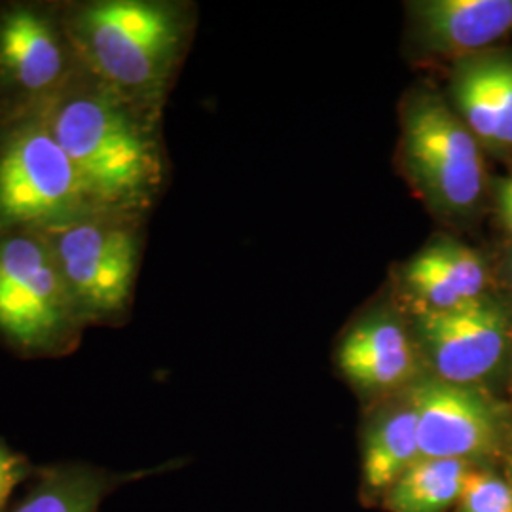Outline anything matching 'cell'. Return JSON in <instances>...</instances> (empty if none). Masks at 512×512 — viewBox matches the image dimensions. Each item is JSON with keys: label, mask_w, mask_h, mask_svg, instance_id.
<instances>
[{"label": "cell", "mask_w": 512, "mask_h": 512, "mask_svg": "<svg viewBox=\"0 0 512 512\" xmlns=\"http://www.w3.org/2000/svg\"><path fill=\"white\" fill-rule=\"evenodd\" d=\"M412 12L421 42L442 54H471L512 33V0H427Z\"/></svg>", "instance_id": "8fae6325"}, {"label": "cell", "mask_w": 512, "mask_h": 512, "mask_svg": "<svg viewBox=\"0 0 512 512\" xmlns=\"http://www.w3.org/2000/svg\"><path fill=\"white\" fill-rule=\"evenodd\" d=\"M92 211L82 177L40 114L0 126V234L46 230Z\"/></svg>", "instance_id": "5b68a950"}, {"label": "cell", "mask_w": 512, "mask_h": 512, "mask_svg": "<svg viewBox=\"0 0 512 512\" xmlns=\"http://www.w3.org/2000/svg\"><path fill=\"white\" fill-rule=\"evenodd\" d=\"M509 315L492 300L478 298L450 310H420L418 332L437 378L467 385L499 365L509 342Z\"/></svg>", "instance_id": "ba28073f"}, {"label": "cell", "mask_w": 512, "mask_h": 512, "mask_svg": "<svg viewBox=\"0 0 512 512\" xmlns=\"http://www.w3.org/2000/svg\"><path fill=\"white\" fill-rule=\"evenodd\" d=\"M404 281L420 310H450L482 298L486 268L473 249L439 241L408 262Z\"/></svg>", "instance_id": "7c38bea8"}, {"label": "cell", "mask_w": 512, "mask_h": 512, "mask_svg": "<svg viewBox=\"0 0 512 512\" xmlns=\"http://www.w3.org/2000/svg\"><path fill=\"white\" fill-rule=\"evenodd\" d=\"M86 325L38 230L0 234V338L27 357L73 351Z\"/></svg>", "instance_id": "277c9868"}, {"label": "cell", "mask_w": 512, "mask_h": 512, "mask_svg": "<svg viewBox=\"0 0 512 512\" xmlns=\"http://www.w3.org/2000/svg\"><path fill=\"white\" fill-rule=\"evenodd\" d=\"M452 97L459 118L478 143L512 148L511 57H476L459 63Z\"/></svg>", "instance_id": "30bf717a"}, {"label": "cell", "mask_w": 512, "mask_h": 512, "mask_svg": "<svg viewBox=\"0 0 512 512\" xmlns=\"http://www.w3.org/2000/svg\"><path fill=\"white\" fill-rule=\"evenodd\" d=\"M141 219L99 209L38 230L86 327L118 323L128 313L141 260Z\"/></svg>", "instance_id": "3957f363"}, {"label": "cell", "mask_w": 512, "mask_h": 512, "mask_svg": "<svg viewBox=\"0 0 512 512\" xmlns=\"http://www.w3.org/2000/svg\"><path fill=\"white\" fill-rule=\"evenodd\" d=\"M511 486H512V484H511Z\"/></svg>", "instance_id": "ffe728a7"}, {"label": "cell", "mask_w": 512, "mask_h": 512, "mask_svg": "<svg viewBox=\"0 0 512 512\" xmlns=\"http://www.w3.org/2000/svg\"><path fill=\"white\" fill-rule=\"evenodd\" d=\"M497 205H499V211H501V219L505 222V226H507V230L512 236V175L499 184Z\"/></svg>", "instance_id": "d6986e66"}, {"label": "cell", "mask_w": 512, "mask_h": 512, "mask_svg": "<svg viewBox=\"0 0 512 512\" xmlns=\"http://www.w3.org/2000/svg\"><path fill=\"white\" fill-rule=\"evenodd\" d=\"M29 473H31L29 461L16 454L14 450H10L0 440V512L4 509L12 492L18 488L19 482H23Z\"/></svg>", "instance_id": "ac0fdd59"}, {"label": "cell", "mask_w": 512, "mask_h": 512, "mask_svg": "<svg viewBox=\"0 0 512 512\" xmlns=\"http://www.w3.org/2000/svg\"><path fill=\"white\" fill-rule=\"evenodd\" d=\"M80 65L139 109L160 114L188 38L181 4L158 0L59 2Z\"/></svg>", "instance_id": "7a4b0ae2"}, {"label": "cell", "mask_w": 512, "mask_h": 512, "mask_svg": "<svg viewBox=\"0 0 512 512\" xmlns=\"http://www.w3.org/2000/svg\"><path fill=\"white\" fill-rule=\"evenodd\" d=\"M459 512H512V486L488 471H467Z\"/></svg>", "instance_id": "e0dca14e"}, {"label": "cell", "mask_w": 512, "mask_h": 512, "mask_svg": "<svg viewBox=\"0 0 512 512\" xmlns=\"http://www.w3.org/2000/svg\"><path fill=\"white\" fill-rule=\"evenodd\" d=\"M418 420L410 404L391 410L366 435L363 476L370 490H389L418 461Z\"/></svg>", "instance_id": "5bb4252c"}, {"label": "cell", "mask_w": 512, "mask_h": 512, "mask_svg": "<svg viewBox=\"0 0 512 512\" xmlns=\"http://www.w3.org/2000/svg\"><path fill=\"white\" fill-rule=\"evenodd\" d=\"M40 116L73 160L97 209L147 211L164 181L156 114L80 67Z\"/></svg>", "instance_id": "6da1fadb"}, {"label": "cell", "mask_w": 512, "mask_h": 512, "mask_svg": "<svg viewBox=\"0 0 512 512\" xmlns=\"http://www.w3.org/2000/svg\"><path fill=\"white\" fill-rule=\"evenodd\" d=\"M406 403L418 420V461L461 459L469 463L494 450V412L473 389L427 378L408 391Z\"/></svg>", "instance_id": "9c48e42d"}, {"label": "cell", "mask_w": 512, "mask_h": 512, "mask_svg": "<svg viewBox=\"0 0 512 512\" xmlns=\"http://www.w3.org/2000/svg\"><path fill=\"white\" fill-rule=\"evenodd\" d=\"M80 67L59 2L0 4V126L40 114Z\"/></svg>", "instance_id": "8992f818"}, {"label": "cell", "mask_w": 512, "mask_h": 512, "mask_svg": "<svg viewBox=\"0 0 512 512\" xmlns=\"http://www.w3.org/2000/svg\"><path fill=\"white\" fill-rule=\"evenodd\" d=\"M114 478L88 465L46 469L12 512H97Z\"/></svg>", "instance_id": "2e32d148"}, {"label": "cell", "mask_w": 512, "mask_h": 512, "mask_svg": "<svg viewBox=\"0 0 512 512\" xmlns=\"http://www.w3.org/2000/svg\"><path fill=\"white\" fill-rule=\"evenodd\" d=\"M480 143L439 97H414L403 116L404 162L425 198L446 213L475 209L484 190Z\"/></svg>", "instance_id": "52a82bcc"}, {"label": "cell", "mask_w": 512, "mask_h": 512, "mask_svg": "<svg viewBox=\"0 0 512 512\" xmlns=\"http://www.w3.org/2000/svg\"><path fill=\"white\" fill-rule=\"evenodd\" d=\"M338 365L353 384L385 389L412 376L416 355L403 327L380 317L349 332L338 351Z\"/></svg>", "instance_id": "4fadbf2b"}, {"label": "cell", "mask_w": 512, "mask_h": 512, "mask_svg": "<svg viewBox=\"0 0 512 512\" xmlns=\"http://www.w3.org/2000/svg\"><path fill=\"white\" fill-rule=\"evenodd\" d=\"M467 461L425 459L414 463L385 495L389 512H444L463 492Z\"/></svg>", "instance_id": "9a60e30c"}]
</instances>
